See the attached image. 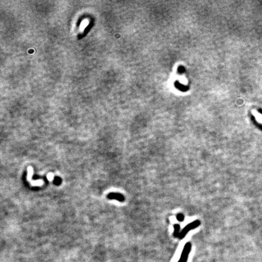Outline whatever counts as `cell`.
<instances>
[{
  "label": "cell",
  "instance_id": "1",
  "mask_svg": "<svg viewBox=\"0 0 262 262\" xmlns=\"http://www.w3.org/2000/svg\"><path fill=\"white\" fill-rule=\"evenodd\" d=\"M200 225H201V221L199 220H196L192 221V222H191L190 223L188 224L185 227L183 228V229L181 230L179 238H180V239H183V238H184V237L187 235V234H188L189 232L193 230V229H196V228L198 227Z\"/></svg>",
  "mask_w": 262,
  "mask_h": 262
},
{
  "label": "cell",
  "instance_id": "4",
  "mask_svg": "<svg viewBox=\"0 0 262 262\" xmlns=\"http://www.w3.org/2000/svg\"><path fill=\"white\" fill-rule=\"evenodd\" d=\"M180 232V225L179 224H175L174 225V233H173L174 237L179 238Z\"/></svg>",
  "mask_w": 262,
  "mask_h": 262
},
{
  "label": "cell",
  "instance_id": "3",
  "mask_svg": "<svg viewBox=\"0 0 262 262\" xmlns=\"http://www.w3.org/2000/svg\"><path fill=\"white\" fill-rule=\"evenodd\" d=\"M107 197L112 200H116L120 202L124 201V196L120 193H111L109 194Z\"/></svg>",
  "mask_w": 262,
  "mask_h": 262
},
{
  "label": "cell",
  "instance_id": "7",
  "mask_svg": "<svg viewBox=\"0 0 262 262\" xmlns=\"http://www.w3.org/2000/svg\"><path fill=\"white\" fill-rule=\"evenodd\" d=\"M61 179H60V178L58 177H55V180H54V183H55L56 184H60V183H61Z\"/></svg>",
  "mask_w": 262,
  "mask_h": 262
},
{
  "label": "cell",
  "instance_id": "5",
  "mask_svg": "<svg viewBox=\"0 0 262 262\" xmlns=\"http://www.w3.org/2000/svg\"><path fill=\"white\" fill-rule=\"evenodd\" d=\"M252 114H253V115L255 116V117L256 118V119L259 122L262 123V115L259 114V112H256V111H254V110L252 111Z\"/></svg>",
  "mask_w": 262,
  "mask_h": 262
},
{
  "label": "cell",
  "instance_id": "2",
  "mask_svg": "<svg viewBox=\"0 0 262 262\" xmlns=\"http://www.w3.org/2000/svg\"><path fill=\"white\" fill-rule=\"evenodd\" d=\"M191 249H192V244H191V243L190 242H187L184 245V247H183L180 258L177 262H187L189 255L190 252L191 251Z\"/></svg>",
  "mask_w": 262,
  "mask_h": 262
},
{
  "label": "cell",
  "instance_id": "6",
  "mask_svg": "<svg viewBox=\"0 0 262 262\" xmlns=\"http://www.w3.org/2000/svg\"><path fill=\"white\" fill-rule=\"evenodd\" d=\"M177 219L180 222H181L184 220V215L183 213H178L177 215Z\"/></svg>",
  "mask_w": 262,
  "mask_h": 262
}]
</instances>
